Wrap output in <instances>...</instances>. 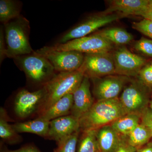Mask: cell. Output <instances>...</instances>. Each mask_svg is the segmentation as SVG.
I'll return each mask as SVG.
<instances>
[{
	"instance_id": "cell-1",
	"label": "cell",
	"mask_w": 152,
	"mask_h": 152,
	"mask_svg": "<svg viewBox=\"0 0 152 152\" xmlns=\"http://www.w3.org/2000/svg\"><path fill=\"white\" fill-rule=\"evenodd\" d=\"M126 114L118 97L98 100L79 120L80 129L83 132L98 129Z\"/></svg>"
},
{
	"instance_id": "cell-2",
	"label": "cell",
	"mask_w": 152,
	"mask_h": 152,
	"mask_svg": "<svg viewBox=\"0 0 152 152\" xmlns=\"http://www.w3.org/2000/svg\"><path fill=\"white\" fill-rule=\"evenodd\" d=\"M84 75L80 70L62 72L55 75L44 85L45 96L39 107L40 114L57 101L69 94H73L80 86Z\"/></svg>"
},
{
	"instance_id": "cell-3",
	"label": "cell",
	"mask_w": 152,
	"mask_h": 152,
	"mask_svg": "<svg viewBox=\"0 0 152 152\" xmlns=\"http://www.w3.org/2000/svg\"><path fill=\"white\" fill-rule=\"evenodd\" d=\"M7 57L15 58L34 52L29 41V21L22 15L4 24Z\"/></svg>"
},
{
	"instance_id": "cell-4",
	"label": "cell",
	"mask_w": 152,
	"mask_h": 152,
	"mask_svg": "<svg viewBox=\"0 0 152 152\" xmlns=\"http://www.w3.org/2000/svg\"><path fill=\"white\" fill-rule=\"evenodd\" d=\"M14 59L28 78L34 83H45V84L56 75V71L50 63L36 52Z\"/></svg>"
},
{
	"instance_id": "cell-5",
	"label": "cell",
	"mask_w": 152,
	"mask_h": 152,
	"mask_svg": "<svg viewBox=\"0 0 152 152\" xmlns=\"http://www.w3.org/2000/svg\"><path fill=\"white\" fill-rule=\"evenodd\" d=\"M48 47L54 50L76 51L85 54L109 53L113 48L112 43L97 32L65 43Z\"/></svg>"
},
{
	"instance_id": "cell-6",
	"label": "cell",
	"mask_w": 152,
	"mask_h": 152,
	"mask_svg": "<svg viewBox=\"0 0 152 152\" xmlns=\"http://www.w3.org/2000/svg\"><path fill=\"white\" fill-rule=\"evenodd\" d=\"M123 17H124L121 15L113 13H102L92 15L64 34L57 44L65 43L72 40L89 35L99 28Z\"/></svg>"
},
{
	"instance_id": "cell-7",
	"label": "cell",
	"mask_w": 152,
	"mask_h": 152,
	"mask_svg": "<svg viewBox=\"0 0 152 152\" xmlns=\"http://www.w3.org/2000/svg\"><path fill=\"white\" fill-rule=\"evenodd\" d=\"M36 53L46 58L53 67L55 70L59 72L78 70L81 66L84 55L76 51H56L48 46L37 50Z\"/></svg>"
},
{
	"instance_id": "cell-8",
	"label": "cell",
	"mask_w": 152,
	"mask_h": 152,
	"mask_svg": "<svg viewBox=\"0 0 152 152\" xmlns=\"http://www.w3.org/2000/svg\"><path fill=\"white\" fill-rule=\"evenodd\" d=\"M79 70L89 78L114 75L115 69L113 54L110 52L85 54L83 62Z\"/></svg>"
},
{
	"instance_id": "cell-9",
	"label": "cell",
	"mask_w": 152,
	"mask_h": 152,
	"mask_svg": "<svg viewBox=\"0 0 152 152\" xmlns=\"http://www.w3.org/2000/svg\"><path fill=\"white\" fill-rule=\"evenodd\" d=\"M146 87L139 80L132 81L125 87L119 99L127 114L141 115L148 107V99Z\"/></svg>"
},
{
	"instance_id": "cell-10",
	"label": "cell",
	"mask_w": 152,
	"mask_h": 152,
	"mask_svg": "<svg viewBox=\"0 0 152 152\" xmlns=\"http://www.w3.org/2000/svg\"><path fill=\"white\" fill-rule=\"evenodd\" d=\"M115 74L129 77L138 75L141 70L146 65L143 57L133 53L125 47L120 48L113 54Z\"/></svg>"
},
{
	"instance_id": "cell-11",
	"label": "cell",
	"mask_w": 152,
	"mask_h": 152,
	"mask_svg": "<svg viewBox=\"0 0 152 152\" xmlns=\"http://www.w3.org/2000/svg\"><path fill=\"white\" fill-rule=\"evenodd\" d=\"M91 79L94 83L93 93L98 100L118 98L129 80V77L120 75Z\"/></svg>"
},
{
	"instance_id": "cell-12",
	"label": "cell",
	"mask_w": 152,
	"mask_h": 152,
	"mask_svg": "<svg viewBox=\"0 0 152 152\" xmlns=\"http://www.w3.org/2000/svg\"><path fill=\"white\" fill-rule=\"evenodd\" d=\"M44 88L34 92L23 89L19 91L15 101L14 110L20 118L29 116L39 109L45 96Z\"/></svg>"
},
{
	"instance_id": "cell-13",
	"label": "cell",
	"mask_w": 152,
	"mask_h": 152,
	"mask_svg": "<svg viewBox=\"0 0 152 152\" xmlns=\"http://www.w3.org/2000/svg\"><path fill=\"white\" fill-rule=\"evenodd\" d=\"M89 78L84 76L81 83L73 95V104L71 115L80 120L94 104V99L90 91Z\"/></svg>"
},
{
	"instance_id": "cell-14",
	"label": "cell",
	"mask_w": 152,
	"mask_h": 152,
	"mask_svg": "<svg viewBox=\"0 0 152 152\" xmlns=\"http://www.w3.org/2000/svg\"><path fill=\"white\" fill-rule=\"evenodd\" d=\"M79 120L71 115L60 117L50 121L46 138L58 142L62 139L79 131Z\"/></svg>"
},
{
	"instance_id": "cell-15",
	"label": "cell",
	"mask_w": 152,
	"mask_h": 152,
	"mask_svg": "<svg viewBox=\"0 0 152 152\" xmlns=\"http://www.w3.org/2000/svg\"><path fill=\"white\" fill-rule=\"evenodd\" d=\"M96 136L100 152H115L124 137L114 130L110 125L97 129Z\"/></svg>"
},
{
	"instance_id": "cell-16",
	"label": "cell",
	"mask_w": 152,
	"mask_h": 152,
	"mask_svg": "<svg viewBox=\"0 0 152 152\" xmlns=\"http://www.w3.org/2000/svg\"><path fill=\"white\" fill-rule=\"evenodd\" d=\"M149 0H115L111 1L109 7L103 14L121 13L124 17L128 15L140 16L145 10Z\"/></svg>"
},
{
	"instance_id": "cell-17",
	"label": "cell",
	"mask_w": 152,
	"mask_h": 152,
	"mask_svg": "<svg viewBox=\"0 0 152 152\" xmlns=\"http://www.w3.org/2000/svg\"><path fill=\"white\" fill-rule=\"evenodd\" d=\"M73 104V95L69 94L57 101L53 105L40 114V118L50 121L71 114Z\"/></svg>"
},
{
	"instance_id": "cell-18",
	"label": "cell",
	"mask_w": 152,
	"mask_h": 152,
	"mask_svg": "<svg viewBox=\"0 0 152 152\" xmlns=\"http://www.w3.org/2000/svg\"><path fill=\"white\" fill-rule=\"evenodd\" d=\"M50 121L39 118L25 122L18 123L12 125L17 133H31L46 138L50 127Z\"/></svg>"
},
{
	"instance_id": "cell-19",
	"label": "cell",
	"mask_w": 152,
	"mask_h": 152,
	"mask_svg": "<svg viewBox=\"0 0 152 152\" xmlns=\"http://www.w3.org/2000/svg\"><path fill=\"white\" fill-rule=\"evenodd\" d=\"M140 115L129 113L119 118L110 125L121 135L127 136L140 124Z\"/></svg>"
},
{
	"instance_id": "cell-20",
	"label": "cell",
	"mask_w": 152,
	"mask_h": 152,
	"mask_svg": "<svg viewBox=\"0 0 152 152\" xmlns=\"http://www.w3.org/2000/svg\"><path fill=\"white\" fill-rule=\"evenodd\" d=\"M112 44L126 45L133 39V36L126 30L120 28H110L97 32Z\"/></svg>"
},
{
	"instance_id": "cell-21",
	"label": "cell",
	"mask_w": 152,
	"mask_h": 152,
	"mask_svg": "<svg viewBox=\"0 0 152 152\" xmlns=\"http://www.w3.org/2000/svg\"><path fill=\"white\" fill-rule=\"evenodd\" d=\"M6 111L1 108L0 111V137L4 141L10 144L18 143L21 141L22 138L8 122Z\"/></svg>"
},
{
	"instance_id": "cell-22",
	"label": "cell",
	"mask_w": 152,
	"mask_h": 152,
	"mask_svg": "<svg viewBox=\"0 0 152 152\" xmlns=\"http://www.w3.org/2000/svg\"><path fill=\"white\" fill-rule=\"evenodd\" d=\"M126 137L128 143L137 149L148 143L152 136L148 129L140 123Z\"/></svg>"
},
{
	"instance_id": "cell-23",
	"label": "cell",
	"mask_w": 152,
	"mask_h": 152,
	"mask_svg": "<svg viewBox=\"0 0 152 152\" xmlns=\"http://www.w3.org/2000/svg\"><path fill=\"white\" fill-rule=\"evenodd\" d=\"M20 12L18 2L13 0L0 1V21L4 24L20 15Z\"/></svg>"
},
{
	"instance_id": "cell-24",
	"label": "cell",
	"mask_w": 152,
	"mask_h": 152,
	"mask_svg": "<svg viewBox=\"0 0 152 152\" xmlns=\"http://www.w3.org/2000/svg\"><path fill=\"white\" fill-rule=\"evenodd\" d=\"M97 129L83 131L78 147L77 152H99Z\"/></svg>"
},
{
	"instance_id": "cell-25",
	"label": "cell",
	"mask_w": 152,
	"mask_h": 152,
	"mask_svg": "<svg viewBox=\"0 0 152 152\" xmlns=\"http://www.w3.org/2000/svg\"><path fill=\"white\" fill-rule=\"evenodd\" d=\"M79 131L64 138L57 142L53 152H76L78 141Z\"/></svg>"
},
{
	"instance_id": "cell-26",
	"label": "cell",
	"mask_w": 152,
	"mask_h": 152,
	"mask_svg": "<svg viewBox=\"0 0 152 152\" xmlns=\"http://www.w3.org/2000/svg\"><path fill=\"white\" fill-rule=\"evenodd\" d=\"M132 27L134 29L138 31L152 40V21L144 19L139 22L133 23Z\"/></svg>"
},
{
	"instance_id": "cell-27",
	"label": "cell",
	"mask_w": 152,
	"mask_h": 152,
	"mask_svg": "<svg viewBox=\"0 0 152 152\" xmlns=\"http://www.w3.org/2000/svg\"><path fill=\"white\" fill-rule=\"evenodd\" d=\"M134 48L136 50L141 52L148 56L152 58V40L142 38L137 41Z\"/></svg>"
},
{
	"instance_id": "cell-28",
	"label": "cell",
	"mask_w": 152,
	"mask_h": 152,
	"mask_svg": "<svg viewBox=\"0 0 152 152\" xmlns=\"http://www.w3.org/2000/svg\"><path fill=\"white\" fill-rule=\"evenodd\" d=\"M138 76L140 80L144 84L152 88V67L151 64L146 65L140 71Z\"/></svg>"
},
{
	"instance_id": "cell-29",
	"label": "cell",
	"mask_w": 152,
	"mask_h": 152,
	"mask_svg": "<svg viewBox=\"0 0 152 152\" xmlns=\"http://www.w3.org/2000/svg\"><path fill=\"white\" fill-rule=\"evenodd\" d=\"M141 123L148 129L152 136V110L147 107L140 115Z\"/></svg>"
},
{
	"instance_id": "cell-30",
	"label": "cell",
	"mask_w": 152,
	"mask_h": 152,
	"mask_svg": "<svg viewBox=\"0 0 152 152\" xmlns=\"http://www.w3.org/2000/svg\"><path fill=\"white\" fill-rule=\"evenodd\" d=\"M2 27L0 29V63L1 64L3 60L7 58V46L6 40Z\"/></svg>"
},
{
	"instance_id": "cell-31",
	"label": "cell",
	"mask_w": 152,
	"mask_h": 152,
	"mask_svg": "<svg viewBox=\"0 0 152 152\" xmlns=\"http://www.w3.org/2000/svg\"><path fill=\"white\" fill-rule=\"evenodd\" d=\"M1 152H41L36 147L32 145H27L15 150H10L5 147H2Z\"/></svg>"
},
{
	"instance_id": "cell-32",
	"label": "cell",
	"mask_w": 152,
	"mask_h": 152,
	"mask_svg": "<svg viewBox=\"0 0 152 152\" xmlns=\"http://www.w3.org/2000/svg\"><path fill=\"white\" fill-rule=\"evenodd\" d=\"M137 148L128 143L126 137L124 136L121 145L115 152H135Z\"/></svg>"
},
{
	"instance_id": "cell-33",
	"label": "cell",
	"mask_w": 152,
	"mask_h": 152,
	"mask_svg": "<svg viewBox=\"0 0 152 152\" xmlns=\"http://www.w3.org/2000/svg\"><path fill=\"white\" fill-rule=\"evenodd\" d=\"M140 16L144 19L152 21V0H149L145 8L140 14Z\"/></svg>"
},
{
	"instance_id": "cell-34",
	"label": "cell",
	"mask_w": 152,
	"mask_h": 152,
	"mask_svg": "<svg viewBox=\"0 0 152 152\" xmlns=\"http://www.w3.org/2000/svg\"><path fill=\"white\" fill-rule=\"evenodd\" d=\"M135 152H152V142L148 143L142 148L137 149Z\"/></svg>"
},
{
	"instance_id": "cell-35",
	"label": "cell",
	"mask_w": 152,
	"mask_h": 152,
	"mask_svg": "<svg viewBox=\"0 0 152 152\" xmlns=\"http://www.w3.org/2000/svg\"><path fill=\"white\" fill-rule=\"evenodd\" d=\"M150 108L152 110V101L150 102Z\"/></svg>"
},
{
	"instance_id": "cell-36",
	"label": "cell",
	"mask_w": 152,
	"mask_h": 152,
	"mask_svg": "<svg viewBox=\"0 0 152 152\" xmlns=\"http://www.w3.org/2000/svg\"><path fill=\"white\" fill-rule=\"evenodd\" d=\"M151 66H152V61L151 62Z\"/></svg>"
},
{
	"instance_id": "cell-37",
	"label": "cell",
	"mask_w": 152,
	"mask_h": 152,
	"mask_svg": "<svg viewBox=\"0 0 152 152\" xmlns=\"http://www.w3.org/2000/svg\"><path fill=\"white\" fill-rule=\"evenodd\" d=\"M99 152H100V151H99Z\"/></svg>"
}]
</instances>
